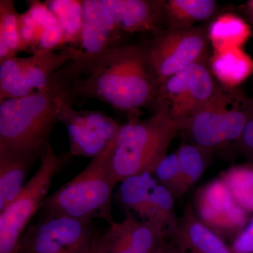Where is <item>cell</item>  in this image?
<instances>
[{
	"mask_svg": "<svg viewBox=\"0 0 253 253\" xmlns=\"http://www.w3.org/2000/svg\"><path fill=\"white\" fill-rule=\"evenodd\" d=\"M192 206L199 220L225 241H232L251 217L219 176L196 190Z\"/></svg>",
	"mask_w": 253,
	"mask_h": 253,
	"instance_id": "8fae6325",
	"label": "cell"
},
{
	"mask_svg": "<svg viewBox=\"0 0 253 253\" xmlns=\"http://www.w3.org/2000/svg\"><path fill=\"white\" fill-rule=\"evenodd\" d=\"M28 14L42 28H45L58 24L57 19L46 2L38 0L27 1Z\"/></svg>",
	"mask_w": 253,
	"mask_h": 253,
	"instance_id": "f546056e",
	"label": "cell"
},
{
	"mask_svg": "<svg viewBox=\"0 0 253 253\" xmlns=\"http://www.w3.org/2000/svg\"><path fill=\"white\" fill-rule=\"evenodd\" d=\"M81 54L78 47L71 45L28 57L14 56L0 63V102L42 90L60 68Z\"/></svg>",
	"mask_w": 253,
	"mask_h": 253,
	"instance_id": "ba28073f",
	"label": "cell"
},
{
	"mask_svg": "<svg viewBox=\"0 0 253 253\" xmlns=\"http://www.w3.org/2000/svg\"><path fill=\"white\" fill-rule=\"evenodd\" d=\"M179 160L182 196L204 174L211 163L212 154L190 143H183L176 151Z\"/></svg>",
	"mask_w": 253,
	"mask_h": 253,
	"instance_id": "603a6c76",
	"label": "cell"
},
{
	"mask_svg": "<svg viewBox=\"0 0 253 253\" xmlns=\"http://www.w3.org/2000/svg\"><path fill=\"white\" fill-rule=\"evenodd\" d=\"M72 154H57L51 143L42 154L40 166L18 197L0 211V253H17L20 239L32 218L39 212L55 176L72 161Z\"/></svg>",
	"mask_w": 253,
	"mask_h": 253,
	"instance_id": "8992f818",
	"label": "cell"
},
{
	"mask_svg": "<svg viewBox=\"0 0 253 253\" xmlns=\"http://www.w3.org/2000/svg\"><path fill=\"white\" fill-rule=\"evenodd\" d=\"M236 151L253 163V101L247 122L239 139L234 144Z\"/></svg>",
	"mask_w": 253,
	"mask_h": 253,
	"instance_id": "4dcf8cb0",
	"label": "cell"
},
{
	"mask_svg": "<svg viewBox=\"0 0 253 253\" xmlns=\"http://www.w3.org/2000/svg\"><path fill=\"white\" fill-rule=\"evenodd\" d=\"M208 60L194 63L161 85L154 113H166L181 126V131L191 116L212 99L220 87Z\"/></svg>",
	"mask_w": 253,
	"mask_h": 253,
	"instance_id": "52a82bcc",
	"label": "cell"
},
{
	"mask_svg": "<svg viewBox=\"0 0 253 253\" xmlns=\"http://www.w3.org/2000/svg\"><path fill=\"white\" fill-rule=\"evenodd\" d=\"M172 253H184V252H182V251H179V250H178L177 249H176L175 246H174V251H173Z\"/></svg>",
	"mask_w": 253,
	"mask_h": 253,
	"instance_id": "e575fe53",
	"label": "cell"
},
{
	"mask_svg": "<svg viewBox=\"0 0 253 253\" xmlns=\"http://www.w3.org/2000/svg\"><path fill=\"white\" fill-rule=\"evenodd\" d=\"M109 253H157L168 241L161 226L126 213L124 220L106 230Z\"/></svg>",
	"mask_w": 253,
	"mask_h": 253,
	"instance_id": "5bb4252c",
	"label": "cell"
},
{
	"mask_svg": "<svg viewBox=\"0 0 253 253\" xmlns=\"http://www.w3.org/2000/svg\"><path fill=\"white\" fill-rule=\"evenodd\" d=\"M208 37L214 51L230 48H243L251 36V29L237 15H218L208 26Z\"/></svg>",
	"mask_w": 253,
	"mask_h": 253,
	"instance_id": "44dd1931",
	"label": "cell"
},
{
	"mask_svg": "<svg viewBox=\"0 0 253 253\" xmlns=\"http://www.w3.org/2000/svg\"><path fill=\"white\" fill-rule=\"evenodd\" d=\"M45 2L56 16L66 43L81 44L83 22V1L51 0Z\"/></svg>",
	"mask_w": 253,
	"mask_h": 253,
	"instance_id": "d4e9b609",
	"label": "cell"
},
{
	"mask_svg": "<svg viewBox=\"0 0 253 253\" xmlns=\"http://www.w3.org/2000/svg\"><path fill=\"white\" fill-rule=\"evenodd\" d=\"M168 240L186 253H231L226 241L199 220L191 202L185 205L178 225Z\"/></svg>",
	"mask_w": 253,
	"mask_h": 253,
	"instance_id": "2e32d148",
	"label": "cell"
},
{
	"mask_svg": "<svg viewBox=\"0 0 253 253\" xmlns=\"http://www.w3.org/2000/svg\"><path fill=\"white\" fill-rule=\"evenodd\" d=\"M42 152L0 147V211L18 197Z\"/></svg>",
	"mask_w": 253,
	"mask_h": 253,
	"instance_id": "e0dca14e",
	"label": "cell"
},
{
	"mask_svg": "<svg viewBox=\"0 0 253 253\" xmlns=\"http://www.w3.org/2000/svg\"><path fill=\"white\" fill-rule=\"evenodd\" d=\"M253 101L237 88L221 85L212 99L195 113L183 128L188 143L212 154L234 144L242 134Z\"/></svg>",
	"mask_w": 253,
	"mask_h": 253,
	"instance_id": "5b68a950",
	"label": "cell"
},
{
	"mask_svg": "<svg viewBox=\"0 0 253 253\" xmlns=\"http://www.w3.org/2000/svg\"><path fill=\"white\" fill-rule=\"evenodd\" d=\"M76 99H97L139 119L156 106L161 83L146 41L111 48L93 59L71 61Z\"/></svg>",
	"mask_w": 253,
	"mask_h": 253,
	"instance_id": "6da1fadb",
	"label": "cell"
},
{
	"mask_svg": "<svg viewBox=\"0 0 253 253\" xmlns=\"http://www.w3.org/2000/svg\"><path fill=\"white\" fill-rule=\"evenodd\" d=\"M180 131L181 126L161 111L121 126L111 156L118 184L129 176L152 172Z\"/></svg>",
	"mask_w": 253,
	"mask_h": 253,
	"instance_id": "277c9868",
	"label": "cell"
},
{
	"mask_svg": "<svg viewBox=\"0 0 253 253\" xmlns=\"http://www.w3.org/2000/svg\"><path fill=\"white\" fill-rule=\"evenodd\" d=\"M160 185L169 190L176 199H181V177L176 151L167 154L151 172Z\"/></svg>",
	"mask_w": 253,
	"mask_h": 253,
	"instance_id": "4316f807",
	"label": "cell"
},
{
	"mask_svg": "<svg viewBox=\"0 0 253 253\" xmlns=\"http://www.w3.org/2000/svg\"><path fill=\"white\" fill-rule=\"evenodd\" d=\"M19 13L13 0H0V63L23 51Z\"/></svg>",
	"mask_w": 253,
	"mask_h": 253,
	"instance_id": "7402d4cb",
	"label": "cell"
},
{
	"mask_svg": "<svg viewBox=\"0 0 253 253\" xmlns=\"http://www.w3.org/2000/svg\"><path fill=\"white\" fill-rule=\"evenodd\" d=\"M146 41L161 85L174 75L199 61L209 59L208 26L162 29Z\"/></svg>",
	"mask_w": 253,
	"mask_h": 253,
	"instance_id": "9c48e42d",
	"label": "cell"
},
{
	"mask_svg": "<svg viewBox=\"0 0 253 253\" xmlns=\"http://www.w3.org/2000/svg\"><path fill=\"white\" fill-rule=\"evenodd\" d=\"M71 61L33 94L0 102V147L42 152L68 105L77 101Z\"/></svg>",
	"mask_w": 253,
	"mask_h": 253,
	"instance_id": "7a4b0ae2",
	"label": "cell"
},
{
	"mask_svg": "<svg viewBox=\"0 0 253 253\" xmlns=\"http://www.w3.org/2000/svg\"><path fill=\"white\" fill-rule=\"evenodd\" d=\"M248 9H249V11L250 14L251 15L252 18H253V1H250L249 3H248Z\"/></svg>",
	"mask_w": 253,
	"mask_h": 253,
	"instance_id": "836d02e7",
	"label": "cell"
},
{
	"mask_svg": "<svg viewBox=\"0 0 253 253\" xmlns=\"http://www.w3.org/2000/svg\"><path fill=\"white\" fill-rule=\"evenodd\" d=\"M92 219L41 216L20 239L17 253H86L96 229Z\"/></svg>",
	"mask_w": 253,
	"mask_h": 253,
	"instance_id": "30bf717a",
	"label": "cell"
},
{
	"mask_svg": "<svg viewBox=\"0 0 253 253\" xmlns=\"http://www.w3.org/2000/svg\"><path fill=\"white\" fill-rule=\"evenodd\" d=\"M114 139L77 176L48 196L40 210L41 216L63 215L92 220L101 219L109 225L115 223L111 213V201L118 183L111 165Z\"/></svg>",
	"mask_w": 253,
	"mask_h": 253,
	"instance_id": "3957f363",
	"label": "cell"
},
{
	"mask_svg": "<svg viewBox=\"0 0 253 253\" xmlns=\"http://www.w3.org/2000/svg\"><path fill=\"white\" fill-rule=\"evenodd\" d=\"M157 184L151 172L129 176L118 184L115 198L126 214L152 221L153 191Z\"/></svg>",
	"mask_w": 253,
	"mask_h": 253,
	"instance_id": "ac0fdd59",
	"label": "cell"
},
{
	"mask_svg": "<svg viewBox=\"0 0 253 253\" xmlns=\"http://www.w3.org/2000/svg\"><path fill=\"white\" fill-rule=\"evenodd\" d=\"M19 30L23 51L34 53L44 28L33 19L28 11L19 14Z\"/></svg>",
	"mask_w": 253,
	"mask_h": 253,
	"instance_id": "83f0119b",
	"label": "cell"
},
{
	"mask_svg": "<svg viewBox=\"0 0 253 253\" xmlns=\"http://www.w3.org/2000/svg\"><path fill=\"white\" fill-rule=\"evenodd\" d=\"M60 123L67 129L72 156L91 158L107 148L121 127L104 111H76L71 104L65 107Z\"/></svg>",
	"mask_w": 253,
	"mask_h": 253,
	"instance_id": "7c38bea8",
	"label": "cell"
},
{
	"mask_svg": "<svg viewBox=\"0 0 253 253\" xmlns=\"http://www.w3.org/2000/svg\"><path fill=\"white\" fill-rule=\"evenodd\" d=\"M208 65L221 85L235 89L253 74V60L243 48L213 51Z\"/></svg>",
	"mask_w": 253,
	"mask_h": 253,
	"instance_id": "d6986e66",
	"label": "cell"
},
{
	"mask_svg": "<svg viewBox=\"0 0 253 253\" xmlns=\"http://www.w3.org/2000/svg\"><path fill=\"white\" fill-rule=\"evenodd\" d=\"M175 199L172 193L164 186L158 184L155 186L153 191L152 222L159 224L164 229L168 239L179 222V217L175 212Z\"/></svg>",
	"mask_w": 253,
	"mask_h": 253,
	"instance_id": "484cf974",
	"label": "cell"
},
{
	"mask_svg": "<svg viewBox=\"0 0 253 253\" xmlns=\"http://www.w3.org/2000/svg\"><path fill=\"white\" fill-rule=\"evenodd\" d=\"M231 253H253V215L243 230L231 241Z\"/></svg>",
	"mask_w": 253,
	"mask_h": 253,
	"instance_id": "1f68e13d",
	"label": "cell"
},
{
	"mask_svg": "<svg viewBox=\"0 0 253 253\" xmlns=\"http://www.w3.org/2000/svg\"><path fill=\"white\" fill-rule=\"evenodd\" d=\"M66 39L59 24L45 28L33 54L57 51L66 46Z\"/></svg>",
	"mask_w": 253,
	"mask_h": 253,
	"instance_id": "f1b7e54d",
	"label": "cell"
},
{
	"mask_svg": "<svg viewBox=\"0 0 253 253\" xmlns=\"http://www.w3.org/2000/svg\"><path fill=\"white\" fill-rule=\"evenodd\" d=\"M81 56L76 60L86 61L111 48L124 44L116 23L105 0H83Z\"/></svg>",
	"mask_w": 253,
	"mask_h": 253,
	"instance_id": "4fadbf2b",
	"label": "cell"
},
{
	"mask_svg": "<svg viewBox=\"0 0 253 253\" xmlns=\"http://www.w3.org/2000/svg\"><path fill=\"white\" fill-rule=\"evenodd\" d=\"M86 253H109L106 231L95 230L89 249Z\"/></svg>",
	"mask_w": 253,
	"mask_h": 253,
	"instance_id": "d6a6232c",
	"label": "cell"
},
{
	"mask_svg": "<svg viewBox=\"0 0 253 253\" xmlns=\"http://www.w3.org/2000/svg\"><path fill=\"white\" fill-rule=\"evenodd\" d=\"M217 6L213 0H165L164 26L172 30L194 27L196 23L212 18Z\"/></svg>",
	"mask_w": 253,
	"mask_h": 253,
	"instance_id": "ffe728a7",
	"label": "cell"
},
{
	"mask_svg": "<svg viewBox=\"0 0 253 253\" xmlns=\"http://www.w3.org/2000/svg\"><path fill=\"white\" fill-rule=\"evenodd\" d=\"M219 177L240 207L253 215V163L232 166L221 172Z\"/></svg>",
	"mask_w": 253,
	"mask_h": 253,
	"instance_id": "cb8c5ba5",
	"label": "cell"
},
{
	"mask_svg": "<svg viewBox=\"0 0 253 253\" xmlns=\"http://www.w3.org/2000/svg\"><path fill=\"white\" fill-rule=\"evenodd\" d=\"M123 42L136 33L151 35L164 26L165 0H105Z\"/></svg>",
	"mask_w": 253,
	"mask_h": 253,
	"instance_id": "9a60e30c",
	"label": "cell"
}]
</instances>
